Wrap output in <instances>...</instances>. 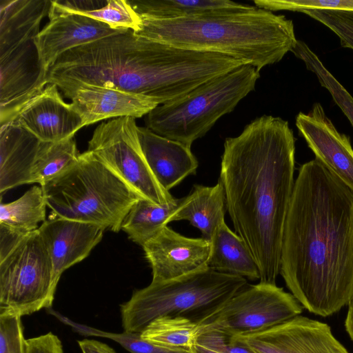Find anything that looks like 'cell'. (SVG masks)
<instances>
[{"label":"cell","instance_id":"6da1fadb","mask_svg":"<svg viewBox=\"0 0 353 353\" xmlns=\"http://www.w3.org/2000/svg\"><path fill=\"white\" fill-rule=\"evenodd\" d=\"M280 274L309 312L330 316L353 299V191L316 159L299 170Z\"/></svg>","mask_w":353,"mask_h":353},{"label":"cell","instance_id":"7a4b0ae2","mask_svg":"<svg viewBox=\"0 0 353 353\" xmlns=\"http://www.w3.org/2000/svg\"><path fill=\"white\" fill-rule=\"evenodd\" d=\"M295 138L287 121L263 115L224 142L219 181L236 233L261 283L276 285L295 180Z\"/></svg>","mask_w":353,"mask_h":353},{"label":"cell","instance_id":"3957f363","mask_svg":"<svg viewBox=\"0 0 353 353\" xmlns=\"http://www.w3.org/2000/svg\"><path fill=\"white\" fill-rule=\"evenodd\" d=\"M243 64L225 54L177 48L126 30L65 52L50 68L48 81L65 97L80 85H92L162 105Z\"/></svg>","mask_w":353,"mask_h":353},{"label":"cell","instance_id":"277c9868","mask_svg":"<svg viewBox=\"0 0 353 353\" xmlns=\"http://www.w3.org/2000/svg\"><path fill=\"white\" fill-rule=\"evenodd\" d=\"M140 15V14H139ZM141 37L177 48L225 54L261 70L297 42L294 23L259 8L175 19L141 17Z\"/></svg>","mask_w":353,"mask_h":353},{"label":"cell","instance_id":"5b68a950","mask_svg":"<svg viewBox=\"0 0 353 353\" xmlns=\"http://www.w3.org/2000/svg\"><path fill=\"white\" fill-rule=\"evenodd\" d=\"M246 279L208 267L174 279L151 282L121 305L124 332L141 333L162 316H181L199 325L248 287Z\"/></svg>","mask_w":353,"mask_h":353},{"label":"cell","instance_id":"8992f818","mask_svg":"<svg viewBox=\"0 0 353 353\" xmlns=\"http://www.w3.org/2000/svg\"><path fill=\"white\" fill-rule=\"evenodd\" d=\"M41 187L47 206L55 216L97 225L114 232L121 230L130 208L141 199L88 150Z\"/></svg>","mask_w":353,"mask_h":353},{"label":"cell","instance_id":"52a82bcc","mask_svg":"<svg viewBox=\"0 0 353 353\" xmlns=\"http://www.w3.org/2000/svg\"><path fill=\"white\" fill-rule=\"evenodd\" d=\"M259 72L242 65L213 78L179 99L157 105L146 115V127L191 147L254 90Z\"/></svg>","mask_w":353,"mask_h":353},{"label":"cell","instance_id":"ba28073f","mask_svg":"<svg viewBox=\"0 0 353 353\" xmlns=\"http://www.w3.org/2000/svg\"><path fill=\"white\" fill-rule=\"evenodd\" d=\"M52 263L38 230L0 258V316L29 315L51 307Z\"/></svg>","mask_w":353,"mask_h":353},{"label":"cell","instance_id":"9c48e42d","mask_svg":"<svg viewBox=\"0 0 353 353\" xmlns=\"http://www.w3.org/2000/svg\"><path fill=\"white\" fill-rule=\"evenodd\" d=\"M87 150L141 198L158 205L175 199L152 174L141 147L134 118L119 117L101 123L94 130Z\"/></svg>","mask_w":353,"mask_h":353},{"label":"cell","instance_id":"30bf717a","mask_svg":"<svg viewBox=\"0 0 353 353\" xmlns=\"http://www.w3.org/2000/svg\"><path fill=\"white\" fill-rule=\"evenodd\" d=\"M303 306L276 285H248L221 310L199 325L234 336L259 332L279 325L302 312Z\"/></svg>","mask_w":353,"mask_h":353},{"label":"cell","instance_id":"8fae6325","mask_svg":"<svg viewBox=\"0 0 353 353\" xmlns=\"http://www.w3.org/2000/svg\"><path fill=\"white\" fill-rule=\"evenodd\" d=\"M0 127L13 122L48 83L34 39L0 55Z\"/></svg>","mask_w":353,"mask_h":353},{"label":"cell","instance_id":"7c38bea8","mask_svg":"<svg viewBox=\"0 0 353 353\" xmlns=\"http://www.w3.org/2000/svg\"><path fill=\"white\" fill-rule=\"evenodd\" d=\"M234 336L256 353H349L327 323L300 315L263 331Z\"/></svg>","mask_w":353,"mask_h":353},{"label":"cell","instance_id":"4fadbf2b","mask_svg":"<svg viewBox=\"0 0 353 353\" xmlns=\"http://www.w3.org/2000/svg\"><path fill=\"white\" fill-rule=\"evenodd\" d=\"M48 16L49 22L34 38L41 65L48 73L65 52L126 30L112 29L88 17L51 8Z\"/></svg>","mask_w":353,"mask_h":353},{"label":"cell","instance_id":"5bb4252c","mask_svg":"<svg viewBox=\"0 0 353 353\" xmlns=\"http://www.w3.org/2000/svg\"><path fill=\"white\" fill-rule=\"evenodd\" d=\"M143 249L152 268V282H161L208 267L210 243L202 237L183 236L167 225Z\"/></svg>","mask_w":353,"mask_h":353},{"label":"cell","instance_id":"9a60e30c","mask_svg":"<svg viewBox=\"0 0 353 353\" xmlns=\"http://www.w3.org/2000/svg\"><path fill=\"white\" fill-rule=\"evenodd\" d=\"M296 126L315 159L353 191V148L350 139L337 130L322 105L315 103L308 113L299 112Z\"/></svg>","mask_w":353,"mask_h":353},{"label":"cell","instance_id":"2e32d148","mask_svg":"<svg viewBox=\"0 0 353 353\" xmlns=\"http://www.w3.org/2000/svg\"><path fill=\"white\" fill-rule=\"evenodd\" d=\"M38 230L52 261L56 289L62 273L90 254L105 230L97 225L54 216L42 223Z\"/></svg>","mask_w":353,"mask_h":353},{"label":"cell","instance_id":"e0dca14e","mask_svg":"<svg viewBox=\"0 0 353 353\" xmlns=\"http://www.w3.org/2000/svg\"><path fill=\"white\" fill-rule=\"evenodd\" d=\"M43 142H57L69 137L83 122L72 103H65L53 83L34 97L14 121Z\"/></svg>","mask_w":353,"mask_h":353},{"label":"cell","instance_id":"ac0fdd59","mask_svg":"<svg viewBox=\"0 0 353 353\" xmlns=\"http://www.w3.org/2000/svg\"><path fill=\"white\" fill-rule=\"evenodd\" d=\"M66 97L72 99L84 126L112 117L140 118L159 105L144 96L92 85H80Z\"/></svg>","mask_w":353,"mask_h":353},{"label":"cell","instance_id":"d6986e66","mask_svg":"<svg viewBox=\"0 0 353 353\" xmlns=\"http://www.w3.org/2000/svg\"><path fill=\"white\" fill-rule=\"evenodd\" d=\"M141 147L158 183L169 191L196 172L199 163L189 147L162 137L147 127H138Z\"/></svg>","mask_w":353,"mask_h":353},{"label":"cell","instance_id":"ffe728a7","mask_svg":"<svg viewBox=\"0 0 353 353\" xmlns=\"http://www.w3.org/2000/svg\"><path fill=\"white\" fill-rule=\"evenodd\" d=\"M0 192L31 183L41 141L16 121L0 127Z\"/></svg>","mask_w":353,"mask_h":353},{"label":"cell","instance_id":"44dd1931","mask_svg":"<svg viewBox=\"0 0 353 353\" xmlns=\"http://www.w3.org/2000/svg\"><path fill=\"white\" fill-rule=\"evenodd\" d=\"M51 1H0V55L34 40Z\"/></svg>","mask_w":353,"mask_h":353},{"label":"cell","instance_id":"7402d4cb","mask_svg":"<svg viewBox=\"0 0 353 353\" xmlns=\"http://www.w3.org/2000/svg\"><path fill=\"white\" fill-rule=\"evenodd\" d=\"M183 198L171 222L188 221L201 232L202 238L210 241L217 227L225 222L227 207L221 183L212 187L195 185L191 193Z\"/></svg>","mask_w":353,"mask_h":353},{"label":"cell","instance_id":"603a6c76","mask_svg":"<svg viewBox=\"0 0 353 353\" xmlns=\"http://www.w3.org/2000/svg\"><path fill=\"white\" fill-rule=\"evenodd\" d=\"M210 243L208 268L252 281L260 279L257 263L248 247L225 222L217 227Z\"/></svg>","mask_w":353,"mask_h":353},{"label":"cell","instance_id":"cb8c5ba5","mask_svg":"<svg viewBox=\"0 0 353 353\" xmlns=\"http://www.w3.org/2000/svg\"><path fill=\"white\" fill-rule=\"evenodd\" d=\"M141 17L175 19L250 10L254 6L228 0H128Z\"/></svg>","mask_w":353,"mask_h":353},{"label":"cell","instance_id":"d4e9b609","mask_svg":"<svg viewBox=\"0 0 353 353\" xmlns=\"http://www.w3.org/2000/svg\"><path fill=\"white\" fill-rule=\"evenodd\" d=\"M183 199H174L163 205L139 199L125 216L121 230L130 240L143 247L171 222V218L181 206Z\"/></svg>","mask_w":353,"mask_h":353},{"label":"cell","instance_id":"484cf974","mask_svg":"<svg viewBox=\"0 0 353 353\" xmlns=\"http://www.w3.org/2000/svg\"><path fill=\"white\" fill-rule=\"evenodd\" d=\"M47 203L41 186L34 185L18 199L0 205V224L30 233L46 221Z\"/></svg>","mask_w":353,"mask_h":353},{"label":"cell","instance_id":"4316f807","mask_svg":"<svg viewBox=\"0 0 353 353\" xmlns=\"http://www.w3.org/2000/svg\"><path fill=\"white\" fill-rule=\"evenodd\" d=\"M79 154L74 137L57 142L41 141L31 171V183L41 186L73 165Z\"/></svg>","mask_w":353,"mask_h":353},{"label":"cell","instance_id":"83f0119b","mask_svg":"<svg viewBox=\"0 0 353 353\" xmlns=\"http://www.w3.org/2000/svg\"><path fill=\"white\" fill-rule=\"evenodd\" d=\"M198 327L184 317L162 316L150 322L141 334L143 339L160 346L190 350Z\"/></svg>","mask_w":353,"mask_h":353},{"label":"cell","instance_id":"f1b7e54d","mask_svg":"<svg viewBox=\"0 0 353 353\" xmlns=\"http://www.w3.org/2000/svg\"><path fill=\"white\" fill-rule=\"evenodd\" d=\"M302 60L306 68L317 77L321 85L328 90L353 127V97L323 64L318 56L303 41L298 40L291 51Z\"/></svg>","mask_w":353,"mask_h":353},{"label":"cell","instance_id":"f546056e","mask_svg":"<svg viewBox=\"0 0 353 353\" xmlns=\"http://www.w3.org/2000/svg\"><path fill=\"white\" fill-rule=\"evenodd\" d=\"M65 323L72 326L77 332L84 336H97L114 340L130 353H190V350L174 349L156 345L143 339L141 333L127 332L111 333L72 321L68 318L59 316Z\"/></svg>","mask_w":353,"mask_h":353},{"label":"cell","instance_id":"4dcf8cb0","mask_svg":"<svg viewBox=\"0 0 353 353\" xmlns=\"http://www.w3.org/2000/svg\"><path fill=\"white\" fill-rule=\"evenodd\" d=\"M74 13L104 23L115 30H132L137 32L142 23L141 16L128 0H108L101 8Z\"/></svg>","mask_w":353,"mask_h":353},{"label":"cell","instance_id":"1f68e13d","mask_svg":"<svg viewBox=\"0 0 353 353\" xmlns=\"http://www.w3.org/2000/svg\"><path fill=\"white\" fill-rule=\"evenodd\" d=\"M305 13L331 30L342 47L353 50V12L318 9H302Z\"/></svg>","mask_w":353,"mask_h":353},{"label":"cell","instance_id":"d6a6232c","mask_svg":"<svg viewBox=\"0 0 353 353\" xmlns=\"http://www.w3.org/2000/svg\"><path fill=\"white\" fill-rule=\"evenodd\" d=\"M254 3L259 8L271 12L318 9L353 12V0H255Z\"/></svg>","mask_w":353,"mask_h":353},{"label":"cell","instance_id":"836d02e7","mask_svg":"<svg viewBox=\"0 0 353 353\" xmlns=\"http://www.w3.org/2000/svg\"><path fill=\"white\" fill-rule=\"evenodd\" d=\"M196 343L221 353H256L234 335L216 329H197Z\"/></svg>","mask_w":353,"mask_h":353},{"label":"cell","instance_id":"e575fe53","mask_svg":"<svg viewBox=\"0 0 353 353\" xmlns=\"http://www.w3.org/2000/svg\"><path fill=\"white\" fill-rule=\"evenodd\" d=\"M0 353H28L20 316H0Z\"/></svg>","mask_w":353,"mask_h":353},{"label":"cell","instance_id":"d590c367","mask_svg":"<svg viewBox=\"0 0 353 353\" xmlns=\"http://www.w3.org/2000/svg\"><path fill=\"white\" fill-rule=\"evenodd\" d=\"M28 353H64L61 341L52 332L26 340Z\"/></svg>","mask_w":353,"mask_h":353},{"label":"cell","instance_id":"8d00e7d4","mask_svg":"<svg viewBox=\"0 0 353 353\" xmlns=\"http://www.w3.org/2000/svg\"><path fill=\"white\" fill-rule=\"evenodd\" d=\"M28 234L0 224V258L6 255Z\"/></svg>","mask_w":353,"mask_h":353},{"label":"cell","instance_id":"74e56055","mask_svg":"<svg viewBox=\"0 0 353 353\" xmlns=\"http://www.w3.org/2000/svg\"><path fill=\"white\" fill-rule=\"evenodd\" d=\"M82 353H117L105 343L92 339L78 341Z\"/></svg>","mask_w":353,"mask_h":353},{"label":"cell","instance_id":"f35d334b","mask_svg":"<svg viewBox=\"0 0 353 353\" xmlns=\"http://www.w3.org/2000/svg\"><path fill=\"white\" fill-rule=\"evenodd\" d=\"M348 310L345 321V327L350 339L353 341V299L349 303Z\"/></svg>","mask_w":353,"mask_h":353},{"label":"cell","instance_id":"ab89813d","mask_svg":"<svg viewBox=\"0 0 353 353\" xmlns=\"http://www.w3.org/2000/svg\"><path fill=\"white\" fill-rule=\"evenodd\" d=\"M190 353H221L213 349L203 346L193 340V342L190 347Z\"/></svg>","mask_w":353,"mask_h":353}]
</instances>
